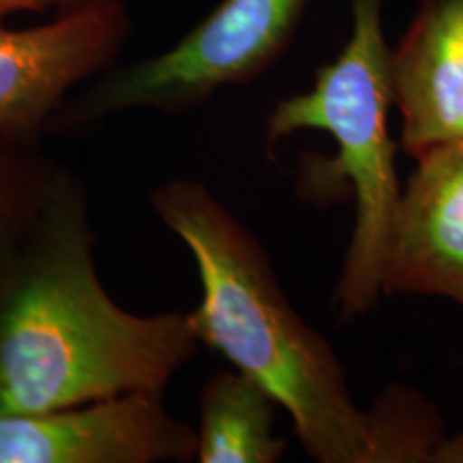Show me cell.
I'll return each mask as SVG.
<instances>
[{
    "instance_id": "7c38bea8",
    "label": "cell",
    "mask_w": 463,
    "mask_h": 463,
    "mask_svg": "<svg viewBox=\"0 0 463 463\" xmlns=\"http://www.w3.org/2000/svg\"><path fill=\"white\" fill-rule=\"evenodd\" d=\"M92 0H0V26L7 17L24 11H45L50 7H61L62 11L82 7Z\"/></svg>"
},
{
    "instance_id": "277c9868",
    "label": "cell",
    "mask_w": 463,
    "mask_h": 463,
    "mask_svg": "<svg viewBox=\"0 0 463 463\" xmlns=\"http://www.w3.org/2000/svg\"><path fill=\"white\" fill-rule=\"evenodd\" d=\"M311 0H222L172 48L97 75L58 109L52 129H84L150 109L184 114L228 86L262 78L292 45Z\"/></svg>"
},
{
    "instance_id": "7a4b0ae2",
    "label": "cell",
    "mask_w": 463,
    "mask_h": 463,
    "mask_svg": "<svg viewBox=\"0 0 463 463\" xmlns=\"http://www.w3.org/2000/svg\"><path fill=\"white\" fill-rule=\"evenodd\" d=\"M150 206L194 256L202 297L189 320L200 344L270 392L311 459L378 463L369 410L331 344L289 303L258 236L198 181L161 183Z\"/></svg>"
},
{
    "instance_id": "52a82bcc",
    "label": "cell",
    "mask_w": 463,
    "mask_h": 463,
    "mask_svg": "<svg viewBox=\"0 0 463 463\" xmlns=\"http://www.w3.org/2000/svg\"><path fill=\"white\" fill-rule=\"evenodd\" d=\"M414 161L392 217L382 289L384 297H439L463 309V142Z\"/></svg>"
},
{
    "instance_id": "ba28073f",
    "label": "cell",
    "mask_w": 463,
    "mask_h": 463,
    "mask_svg": "<svg viewBox=\"0 0 463 463\" xmlns=\"http://www.w3.org/2000/svg\"><path fill=\"white\" fill-rule=\"evenodd\" d=\"M391 89L408 157L463 142V0H420L391 48Z\"/></svg>"
},
{
    "instance_id": "3957f363",
    "label": "cell",
    "mask_w": 463,
    "mask_h": 463,
    "mask_svg": "<svg viewBox=\"0 0 463 463\" xmlns=\"http://www.w3.org/2000/svg\"><path fill=\"white\" fill-rule=\"evenodd\" d=\"M382 14L384 0H350L352 26L344 48L317 69L309 90L277 103L266 123L269 148L298 131L328 133L337 144L331 170L352 184L356 202L335 294L345 320L369 314L384 297L386 242L402 198L389 131L391 48Z\"/></svg>"
},
{
    "instance_id": "30bf717a",
    "label": "cell",
    "mask_w": 463,
    "mask_h": 463,
    "mask_svg": "<svg viewBox=\"0 0 463 463\" xmlns=\"http://www.w3.org/2000/svg\"><path fill=\"white\" fill-rule=\"evenodd\" d=\"M56 170L39 146L0 137V277L24 247Z\"/></svg>"
},
{
    "instance_id": "5b68a950",
    "label": "cell",
    "mask_w": 463,
    "mask_h": 463,
    "mask_svg": "<svg viewBox=\"0 0 463 463\" xmlns=\"http://www.w3.org/2000/svg\"><path fill=\"white\" fill-rule=\"evenodd\" d=\"M133 22L120 0H92L42 26H0V137L39 146L62 103L118 62Z\"/></svg>"
},
{
    "instance_id": "9c48e42d",
    "label": "cell",
    "mask_w": 463,
    "mask_h": 463,
    "mask_svg": "<svg viewBox=\"0 0 463 463\" xmlns=\"http://www.w3.org/2000/svg\"><path fill=\"white\" fill-rule=\"evenodd\" d=\"M279 403L256 380L219 372L206 380L200 395V463H277L288 442L275 433Z\"/></svg>"
},
{
    "instance_id": "4fadbf2b",
    "label": "cell",
    "mask_w": 463,
    "mask_h": 463,
    "mask_svg": "<svg viewBox=\"0 0 463 463\" xmlns=\"http://www.w3.org/2000/svg\"><path fill=\"white\" fill-rule=\"evenodd\" d=\"M433 463H463V431L453 438H444L433 457Z\"/></svg>"
},
{
    "instance_id": "6da1fadb",
    "label": "cell",
    "mask_w": 463,
    "mask_h": 463,
    "mask_svg": "<svg viewBox=\"0 0 463 463\" xmlns=\"http://www.w3.org/2000/svg\"><path fill=\"white\" fill-rule=\"evenodd\" d=\"M189 314L142 316L97 275L86 184L58 165L42 213L0 277V414L150 392L198 354Z\"/></svg>"
},
{
    "instance_id": "8992f818",
    "label": "cell",
    "mask_w": 463,
    "mask_h": 463,
    "mask_svg": "<svg viewBox=\"0 0 463 463\" xmlns=\"http://www.w3.org/2000/svg\"><path fill=\"white\" fill-rule=\"evenodd\" d=\"M195 450L194 427L150 392L0 414V463H184Z\"/></svg>"
},
{
    "instance_id": "8fae6325",
    "label": "cell",
    "mask_w": 463,
    "mask_h": 463,
    "mask_svg": "<svg viewBox=\"0 0 463 463\" xmlns=\"http://www.w3.org/2000/svg\"><path fill=\"white\" fill-rule=\"evenodd\" d=\"M369 416L378 463H433L447 438L436 405L412 386L391 384L369 408Z\"/></svg>"
}]
</instances>
